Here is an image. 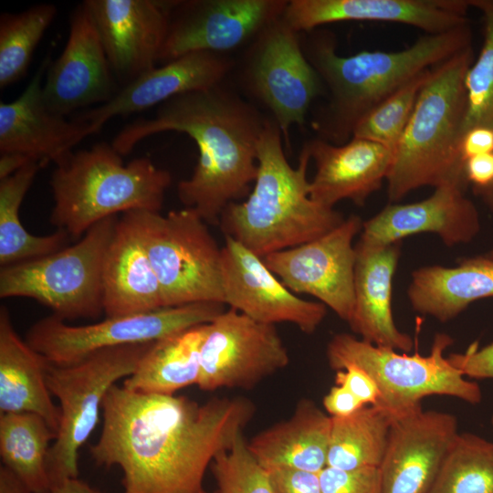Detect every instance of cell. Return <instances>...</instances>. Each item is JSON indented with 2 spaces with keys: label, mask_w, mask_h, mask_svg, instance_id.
Instances as JSON below:
<instances>
[{
  "label": "cell",
  "mask_w": 493,
  "mask_h": 493,
  "mask_svg": "<svg viewBox=\"0 0 493 493\" xmlns=\"http://www.w3.org/2000/svg\"><path fill=\"white\" fill-rule=\"evenodd\" d=\"M243 397L143 393L113 385L102 404V428L89 452L97 465L118 467L123 493H208L206 469L251 421Z\"/></svg>",
  "instance_id": "obj_1"
},
{
  "label": "cell",
  "mask_w": 493,
  "mask_h": 493,
  "mask_svg": "<svg viewBox=\"0 0 493 493\" xmlns=\"http://www.w3.org/2000/svg\"><path fill=\"white\" fill-rule=\"evenodd\" d=\"M266 120L252 104L220 84L165 101L153 117L123 128L111 145L122 156L155 133L187 134L199 156L192 175L178 184V198L206 224L218 225L230 203L249 194Z\"/></svg>",
  "instance_id": "obj_2"
},
{
  "label": "cell",
  "mask_w": 493,
  "mask_h": 493,
  "mask_svg": "<svg viewBox=\"0 0 493 493\" xmlns=\"http://www.w3.org/2000/svg\"><path fill=\"white\" fill-rule=\"evenodd\" d=\"M305 56L318 72L329 99L312 123L319 138L343 144L357 123L383 100L421 72L471 46L469 25L439 34H425L394 52L362 51L340 56L328 34L309 32Z\"/></svg>",
  "instance_id": "obj_3"
},
{
  "label": "cell",
  "mask_w": 493,
  "mask_h": 493,
  "mask_svg": "<svg viewBox=\"0 0 493 493\" xmlns=\"http://www.w3.org/2000/svg\"><path fill=\"white\" fill-rule=\"evenodd\" d=\"M278 125L267 119L257 143L253 190L246 201L230 203L219 221L225 236L261 257L318 238L345 220L309 197V153L304 146L298 167H292Z\"/></svg>",
  "instance_id": "obj_4"
},
{
  "label": "cell",
  "mask_w": 493,
  "mask_h": 493,
  "mask_svg": "<svg viewBox=\"0 0 493 493\" xmlns=\"http://www.w3.org/2000/svg\"><path fill=\"white\" fill-rule=\"evenodd\" d=\"M472 46L435 66L393 152L386 179L391 203L425 186L457 184L467 188L459 141L466 110L465 75Z\"/></svg>",
  "instance_id": "obj_5"
},
{
  "label": "cell",
  "mask_w": 493,
  "mask_h": 493,
  "mask_svg": "<svg viewBox=\"0 0 493 493\" xmlns=\"http://www.w3.org/2000/svg\"><path fill=\"white\" fill-rule=\"evenodd\" d=\"M172 175L147 157L124 163L111 144L99 142L70 153L51 175L54 206L50 223L80 237L118 213H160Z\"/></svg>",
  "instance_id": "obj_6"
},
{
  "label": "cell",
  "mask_w": 493,
  "mask_h": 493,
  "mask_svg": "<svg viewBox=\"0 0 493 493\" xmlns=\"http://www.w3.org/2000/svg\"><path fill=\"white\" fill-rule=\"evenodd\" d=\"M452 343L448 334L436 333L427 355H410L338 333L328 342L326 356L335 371L349 365L365 371L380 392L376 405L394 417L422 405V399L430 395H447L471 404L481 402L479 385L467 379L445 356Z\"/></svg>",
  "instance_id": "obj_7"
},
{
  "label": "cell",
  "mask_w": 493,
  "mask_h": 493,
  "mask_svg": "<svg viewBox=\"0 0 493 493\" xmlns=\"http://www.w3.org/2000/svg\"><path fill=\"white\" fill-rule=\"evenodd\" d=\"M117 215L92 226L74 245L0 269L2 299L30 298L63 320L104 313L103 267Z\"/></svg>",
  "instance_id": "obj_8"
},
{
  "label": "cell",
  "mask_w": 493,
  "mask_h": 493,
  "mask_svg": "<svg viewBox=\"0 0 493 493\" xmlns=\"http://www.w3.org/2000/svg\"><path fill=\"white\" fill-rule=\"evenodd\" d=\"M153 342L101 349L68 365L49 363L47 383L60 411L58 431L47 456L51 488L79 477V450L99 422L108 392L134 372Z\"/></svg>",
  "instance_id": "obj_9"
},
{
  "label": "cell",
  "mask_w": 493,
  "mask_h": 493,
  "mask_svg": "<svg viewBox=\"0 0 493 493\" xmlns=\"http://www.w3.org/2000/svg\"><path fill=\"white\" fill-rule=\"evenodd\" d=\"M130 212L158 278L164 307L225 304L222 247L194 209L184 207L166 215Z\"/></svg>",
  "instance_id": "obj_10"
},
{
  "label": "cell",
  "mask_w": 493,
  "mask_h": 493,
  "mask_svg": "<svg viewBox=\"0 0 493 493\" xmlns=\"http://www.w3.org/2000/svg\"><path fill=\"white\" fill-rule=\"evenodd\" d=\"M219 302H198L72 326L50 315L34 323L26 341L51 364L68 365L105 348L156 341L211 322L226 309Z\"/></svg>",
  "instance_id": "obj_11"
},
{
  "label": "cell",
  "mask_w": 493,
  "mask_h": 493,
  "mask_svg": "<svg viewBox=\"0 0 493 493\" xmlns=\"http://www.w3.org/2000/svg\"><path fill=\"white\" fill-rule=\"evenodd\" d=\"M243 79L250 93L272 113L288 145L291 126H302L324 85L304 54L300 34L281 17L267 26L246 53Z\"/></svg>",
  "instance_id": "obj_12"
},
{
  "label": "cell",
  "mask_w": 493,
  "mask_h": 493,
  "mask_svg": "<svg viewBox=\"0 0 493 493\" xmlns=\"http://www.w3.org/2000/svg\"><path fill=\"white\" fill-rule=\"evenodd\" d=\"M288 363V349L275 325L229 308L205 324L197 385L207 392L251 389Z\"/></svg>",
  "instance_id": "obj_13"
},
{
  "label": "cell",
  "mask_w": 493,
  "mask_h": 493,
  "mask_svg": "<svg viewBox=\"0 0 493 493\" xmlns=\"http://www.w3.org/2000/svg\"><path fill=\"white\" fill-rule=\"evenodd\" d=\"M363 221L351 215L331 231L264 256L267 268L295 294H308L349 322L354 305L356 249Z\"/></svg>",
  "instance_id": "obj_14"
},
{
  "label": "cell",
  "mask_w": 493,
  "mask_h": 493,
  "mask_svg": "<svg viewBox=\"0 0 493 493\" xmlns=\"http://www.w3.org/2000/svg\"><path fill=\"white\" fill-rule=\"evenodd\" d=\"M288 0L173 1L166 38L159 56L164 63L193 52L223 54L253 39L282 16Z\"/></svg>",
  "instance_id": "obj_15"
},
{
  "label": "cell",
  "mask_w": 493,
  "mask_h": 493,
  "mask_svg": "<svg viewBox=\"0 0 493 493\" xmlns=\"http://www.w3.org/2000/svg\"><path fill=\"white\" fill-rule=\"evenodd\" d=\"M222 281L225 304L258 322H288L312 334L327 314L324 304L298 297L261 257L227 236L222 246Z\"/></svg>",
  "instance_id": "obj_16"
},
{
  "label": "cell",
  "mask_w": 493,
  "mask_h": 493,
  "mask_svg": "<svg viewBox=\"0 0 493 493\" xmlns=\"http://www.w3.org/2000/svg\"><path fill=\"white\" fill-rule=\"evenodd\" d=\"M457 434L454 414L422 405L393 417L378 467L381 493H429Z\"/></svg>",
  "instance_id": "obj_17"
},
{
  "label": "cell",
  "mask_w": 493,
  "mask_h": 493,
  "mask_svg": "<svg viewBox=\"0 0 493 493\" xmlns=\"http://www.w3.org/2000/svg\"><path fill=\"white\" fill-rule=\"evenodd\" d=\"M83 4L121 88L155 68L173 1L86 0Z\"/></svg>",
  "instance_id": "obj_18"
},
{
  "label": "cell",
  "mask_w": 493,
  "mask_h": 493,
  "mask_svg": "<svg viewBox=\"0 0 493 493\" xmlns=\"http://www.w3.org/2000/svg\"><path fill=\"white\" fill-rule=\"evenodd\" d=\"M43 97L54 112L67 117L82 108L110 100L119 91L97 28L83 2L72 12L60 56L50 63Z\"/></svg>",
  "instance_id": "obj_19"
},
{
  "label": "cell",
  "mask_w": 493,
  "mask_h": 493,
  "mask_svg": "<svg viewBox=\"0 0 493 493\" xmlns=\"http://www.w3.org/2000/svg\"><path fill=\"white\" fill-rule=\"evenodd\" d=\"M51 63L47 56L27 87L11 102L0 103V152H16L44 165L63 162L82 140L94 134L91 125L52 111L43 97V79Z\"/></svg>",
  "instance_id": "obj_20"
},
{
  "label": "cell",
  "mask_w": 493,
  "mask_h": 493,
  "mask_svg": "<svg viewBox=\"0 0 493 493\" xmlns=\"http://www.w3.org/2000/svg\"><path fill=\"white\" fill-rule=\"evenodd\" d=\"M468 0H290L282 15L298 33L344 21L399 23L439 34L468 24Z\"/></svg>",
  "instance_id": "obj_21"
},
{
  "label": "cell",
  "mask_w": 493,
  "mask_h": 493,
  "mask_svg": "<svg viewBox=\"0 0 493 493\" xmlns=\"http://www.w3.org/2000/svg\"><path fill=\"white\" fill-rule=\"evenodd\" d=\"M466 187L446 184L435 188L427 198L410 204L391 203L363 221L358 242L384 246L421 233H432L446 246L470 242L479 232L480 222Z\"/></svg>",
  "instance_id": "obj_22"
},
{
  "label": "cell",
  "mask_w": 493,
  "mask_h": 493,
  "mask_svg": "<svg viewBox=\"0 0 493 493\" xmlns=\"http://www.w3.org/2000/svg\"><path fill=\"white\" fill-rule=\"evenodd\" d=\"M232 66L231 59L223 54L188 53L146 71L120 88L108 102L75 118L89 122L96 133L114 117L131 115L176 96L223 84Z\"/></svg>",
  "instance_id": "obj_23"
},
{
  "label": "cell",
  "mask_w": 493,
  "mask_h": 493,
  "mask_svg": "<svg viewBox=\"0 0 493 493\" xmlns=\"http://www.w3.org/2000/svg\"><path fill=\"white\" fill-rule=\"evenodd\" d=\"M304 146L316 167L309 197L330 208L344 199L363 205L387 179L393 156L388 147L355 137L340 145L317 138Z\"/></svg>",
  "instance_id": "obj_24"
},
{
  "label": "cell",
  "mask_w": 493,
  "mask_h": 493,
  "mask_svg": "<svg viewBox=\"0 0 493 493\" xmlns=\"http://www.w3.org/2000/svg\"><path fill=\"white\" fill-rule=\"evenodd\" d=\"M400 243L379 247L356 244L354 305L348 323L362 340L405 352L412 350L414 341L397 328L392 309Z\"/></svg>",
  "instance_id": "obj_25"
},
{
  "label": "cell",
  "mask_w": 493,
  "mask_h": 493,
  "mask_svg": "<svg viewBox=\"0 0 493 493\" xmlns=\"http://www.w3.org/2000/svg\"><path fill=\"white\" fill-rule=\"evenodd\" d=\"M103 288L106 317L164 308L158 278L131 212L116 224L104 260Z\"/></svg>",
  "instance_id": "obj_26"
},
{
  "label": "cell",
  "mask_w": 493,
  "mask_h": 493,
  "mask_svg": "<svg viewBox=\"0 0 493 493\" xmlns=\"http://www.w3.org/2000/svg\"><path fill=\"white\" fill-rule=\"evenodd\" d=\"M332 418L311 400H300L289 418L247 441L266 469L294 468L320 473L327 467Z\"/></svg>",
  "instance_id": "obj_27"
},
{
  "label": "cell",
  "mask_w": 493,
  "mask_h": 493,
  "mask_svg": "<svg viewBox=\"0 0 493 493\" xmlns=\"http://www.w3.org/2000/svg\"><path fill=\"white\" fill-rule=\"evenodd\" d=\"M49 362L16 333L0 308V414L34 413L58 433L60 411L47 383Z\"/></svg>",
  "instance_id": "obj_28"
},
{
  "label": "cell",
  "mask_w": 493,
  "mask_h": 493,
  "mask_svg": "<svg viewBox=\"0 0 493 493\" xmlns=\"http://www.w3.org/2000/svg\"><path fill=\"white\" fill-rule=\"evenodd\" d=\"M407 298L415 311L449 321L472 302L493 298V257L465 258L455 267H418L411 274Z\"/></svg>",
  "instance_id": "obj_29"
},
{
  "label": "cell",
  "mask_w": 493,
  "mask_h": 493,
  "mask_svg": "<svg viewBox=\"0 0 493 493\" xmlns=\"http://www.w3.org/2000/svg\"><path fill=\"white\" fill-rule=\"evenodd\" d=\"M205 324L154 341L121 385L133 392L163 395L197 385Z\"/></svg>",
  "instance_id": "obj_30"
},
{
  "label": "cell",
  "mask_w": 493,
  "mask_h": 493,
  "mask_svg": "<svg viewBox=\"0 0 493 493\" xmlns=\"http://www.w3.org/2000/svg\"><path fill=\"white\" fill-rule=\"evenodd\" d=\"M56 436L57 433L37 414H0L2 466L33 492L50 493L47 456Z\"/></svg>",
  "instance_id": "obj_31"
},
{
  "label": "cell",
  "mask_w": 493,
  "mask_h": 493,
  "mask_svg": "<svg viewBox=\"0 0 493 493\" xmlns=\"http://www.w3.org/2000/svg\"><path fill=\"white\" fill-rule=\"evenodd\" d=\"M41 163L31 161L14 174L0 180L1 267L37 258L65 247L68 234L58 229L47 236H34L22 226L19 209Z\"/></svg>",
  "instance_id": "obj_32"
},
{
  "label": "cell",
  "mask_w": 493,
  "mask_h": 493,
  "mask_svg": "<svg viewBox=\"0 0 493 493\" xmlns=\"http://www.w3.org/2000/svg\"><path fill=\"white\" fill-rule=\"evenodd\" d=\"M327 467L341 470L378 468L393 416L377 405H364L345 417H331Z\"/></svg>",
  "instance_id": "obj_33"
},
{
  "label": "cell",
  "mask_w": 493,
  "mask_h": 493,
  "mask_svg": "<svg viewBox=\"0 0 493 493\" xmlns=\"http://www.w3.org/2000/svg\"><path fill=\"white\" fill-rule=\"evenodd\" d=\"M429 493H493V441L458 433Z\"/></svg>",
  "instance_id": "obj_34"
},
{
  "label": "cell",
  "mask_w": 493,
  "mask_h": 493,
  "mask_svg": "<svg viewBox=\"0 0 493 493\" xmlns=\"http://www.w3.org/2000/svg\"><path fill=\"white\" fill-rule=\"evenodd\" d=\"M58 13L53 4H39L0 16V88L26 75L32 55Z\"/></svg>",
  "instance_id": "obj_35"
},
{
  "label": "cell",
  "mask_w": 493,
  "mask_h": 493,
  "mask_svg": "<svg viewBox=\"0 0 493 493\" xmlns=\"http://www.w3.org/2000/svg\"><path fill=\"white\" fill-rule=\"evenodd\" d=\"M468 1L470 7L482 14L484 37L478 56L465 75L466 110L460 139L474 127L493 128V0Z\"/></svg>",
  "instance_id": "obj_36"
},
{
  "label": "cell",
  "mask_w": 493,
  "mask_h": 493,
  "mask_svg": "<svg viewBox=\"0 0 493 493\" xmlns=\"http://www.w3.org/2000/svg\"><path fill=\"white\" fill-rule=\"evenodd\" d=\"M433 68L415 76L368 112L355 126L351 138L375 142L394 152Z\"/></svg>",
  "instance_id": "obj_37"
},
{
  "label": "cell",
  "mask_w": 493,
  "mask_h": 493,
  "mask_svg": "<svg viewBox=\"0 0 493 493\" xmlns=\"http://www.w3.org/2000/svg\"><path fill=\"white\" fill-rule=\"evenodd\" d=\"M210 467L216 493H274L267 470L251 454L243 435L220 452Z\"/></svg>",
  "instance_id": "obj_38"
},
{
  "label": "cell",
  "mask_w": 493,
  "mask_h": 493,
  "mask_svg": "<svg viewBox=\"0 0 493 493\" xmlns=\"http://www.w3.org/2000/svg\"><path fill=\"white\" fill-rule=\"evenodd\" d=\"M320 480L322 493H381L378 468L347 471L326 467Z\"/></svg>",
  "instance_id": "obj_39"
},
{
  "label": "cell",
  "mask_w": 493,
  "mask_h": 493,
  "mask_svg": "<svg viewBox=\"0 0 493 493\" xmlns=\"http://www.w3.org/2000/svg\"><path fill=\"white\" fill-rule=\"evenodd\" d=\"M447 359L465 377L493 379V342L480 349L474 342L465 352L451 353Z\"/></svg>",
  "instance_id": "obj_40"
},
{
  "label": "cell",
  "mask_w": 493,
  "mask_h": 493,
  "mask_svg": "<svg viewBox=\"0 0 493 493\" xmlns=\"http://www.w3.org/2000/svg\"><path fill=\"white\" fill-rule=\"evenodd\" d=\"M274 493H322L320 473L294 468L267 470Z\"/></svg>",
  "instance_id": "obj_41"
},
{
  "label": "cell",
  "mask_w": 493,
  "mask_h": 493,
  "mask_svg": "<svg viewBox=\"0 0 493 493\" xmlns=\"http://www.w3.org/2000/svg\"><path fill=\"white\" fill-rule=\"evenodd\" d=\"M335 384L344 386L365 405H376L380 392L374 380L362 369L349 365L336 371Z\"/></svg>",
  "instance_id": "obj_42"
},
{
  "label": "cell",
  "mask_w": 493,
  "mask_h": 493,
  "mask_svg": "<svg viewBox=\"0 0 493 493\" xmlns=\"http://www.w3.org/2000/svg\"><path fill=\"white\" fill-rule=\"evenodd\" d=\"M323 407L331 417H345L357 412L365 404L347 388L335 384L323 397Z\"/></svg>",
  "instance_id": "obj_43"
},
{
  "label": "cell",
  "mask_w": 493,
  "mask_h": 493,
  "mask_svg": "<svg viewBox=\"0 0 493 493\" xmlns=\"http://www.w3.org/2000/svg\"><path fill=\"white\" fill-rule=\"evenodd\" d=\"M489 152H493V128L474 127L461 137L459 153L464 163L471 157Z\"/></svg>",
  "instance_id": "obj_44"
},
{
  "label": "cell",
  "mask_w": 493,
  "mask_h": 493,
  "mask_svg": "<svg viewBox=\"0 0 493 493\" xmlns=\"http://www.w3.org/2000/svg\"><path fill=\"white\" fill-rule=\"evenodd\" d=\"M465 174L473 189L485 188L493 184V152L467 159L465 163Z\"/></svg>",
  "instance_id": "obj_45"
},
{
  "label": "cell",
  "mask_w": 493,
  "mask_h": 493,
  "mask_svg": "<svg viewBox=\"0 0 493 493\" xmlns=\"http://www.w3.org/2000/svg\"><path fill=\"white\" fill-rule=\"evenodd\" d=\"M31 161L33 160H30L28 157L16 152L1 153L0 180L14 174Z\"/></svg>",
  "instance_id": "obj_46"
},
{
  "label": "cell",
  "mask_w": 493,
  "mask_h": 493,
  "mask_svg": "<svg viewBox=\"0 0 493 493\" xmlns=\"http://www.w3.org/2000/svg\"><path fill=\"white\" fill-rule=\"evenodd\" d=\"M50 493H105L79 477L62 480L51 488Z\"/></svg>",
  "instance_id": "obj_47"
},
{
  "label": "cell",
  "mask_w": 493,
  "mask_h": 493,
  "mask_svg": "<svg viewBox=\"0 0 493 493\" xmlns=\"http://www.w3.org/2000/svg\"><path fill=\"white\" fill-rule=\"evenodd\" d=\"M0 493H35L19 480L10 470L0 467Z\"/></svg>",
  "instance_id": "obj_48"
},
{
  "label": "cell",
  "mask_w": 493,
  "mask_h": 493,
  "mask_svg": "<svg viewBox=\"0 0 493 493\" xmlns=\"http://www.w3.org/2000/svg\"><path fill=\"white\" fill-rule=\"evenodd\" d=\"M476 194L479 195L484 202L493 208V184L488 187L473 189Z\"/></svg>",
  "instance_id": "obj_49"
},
{
  "label": "cell",
  "mask_w": 493,
  "mask_h": 493,
  "mask_svg": "<svg viewBox=\"0 0 493 493\" xmlns=\"http://www.w3.org/2000/svg\"><path fill=\"white\" fill-rule=\"evenodd\" d=\"M488 257H493V248L490 250L489 253L487 254Z\"/></svg>",
  "instance_id": "obj_50"
},
{
  "label": "cell",
  "mask_w": 493,
  "mask_h": 493,
  "mask_svg": "<svg viewBox=\"0 0 493 493\" xmlns=\"http://www.w3.org/2000/svg\"><path fill=\"white\" fill-rule=\"evenodd\" d=\"M491 425H492V429H493V415L491 417Z\"/></svg>",
  "instance_id": "obj_51"
}]
</instances>
